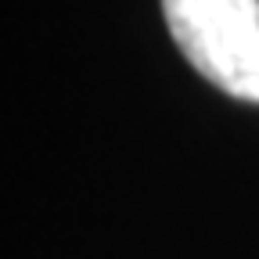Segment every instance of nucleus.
<instances>
[{
    "mask_svg": "<svg viewBox=\"0 0 259 259\" xmlns=\"http://www.w3.org/2000/svg\"><path fill=\"white\" fill-rule=\"evenodd\" d=\"M180 54L231 97L259 105V0H162Z\"/></svg>",
    "mask_w": 259,
    "mask_h": 259,
    "instance_id": "nucleus-1",
    "label": "nucleus"
}]
</instances>
